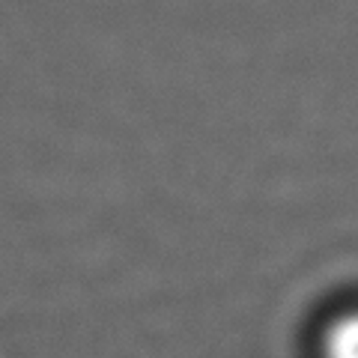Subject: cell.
Listing matches in <instances>:
<instances>
[{
  "mask_svg": "<svg viewBox=\"0 0 358 358\" xmlns=\"http://www.w3.org/2000/svg\"><path fill=\"white\" fill-rule=\"evenodd\" d=\"M322 358H358V310H346L322 334Z\"/></svg>",
  "mask_w": 358,
  "mask_h": 358,
  "instance_id": "6da1fadb",
  "label": "cell"
}]
</instances>
